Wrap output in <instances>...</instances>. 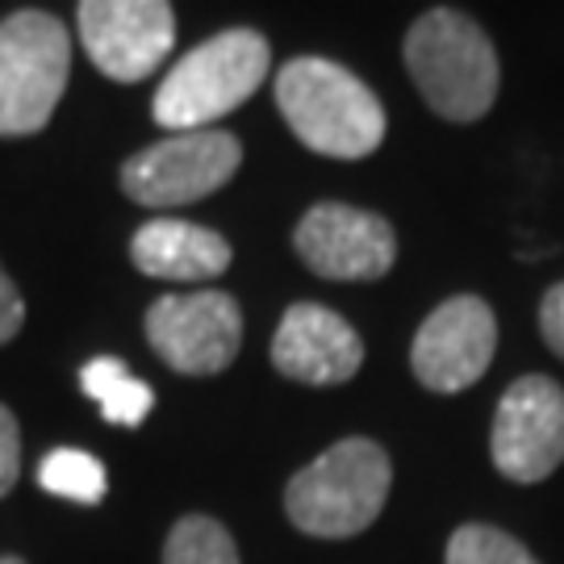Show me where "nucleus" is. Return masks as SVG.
Masks as SVG:
<instances>
[{
  "label": "nucleus",
  "mask_w": 564,
  "mask_h": 564,
  "mask_svg": "<svg viewBox=\"0 0 564 564\" xmlns=\"http://www.w3.org/2000/svg\"><path fill=\"white\" fill-rule=\"evenodd\" d=\"M101 414L109 423L118 426H139L147 414H151V405H155V393H151V384H142L139 377H121L118 384H109L101 398Z\"/></svg>",
  "instance_id": "obj_17"
},
{
  "label": "nucleus",
  "mask_w": 564,
  "mask_h": 564,
  "mask_svg": "<svg viewBox=\"0 0 564 564\" xmlns=\"http://www.w3.org/2000/svg\"><path fill=\"white\" fill-rule=\"evenodd\" d=\"M163 564H242L239 547L230 540L218 519L209 514H184L181 523L167 531Z\"/></svg>",
  "instance_id": "obj_15"
},
{
  "label": "nucleus",
  "mask_w": 564,
  "mask_h": 564,
  "mask_svg": "<svg viewBox=\"0 0 564 564\" xmlns=\"http://www.w3.org/2000/svg\"><path fill=\"white\" fill-rule=\"evenodd\" d=\"M494 347H498L494 310L473 293H456L444 305H435L419 326L410 347V368L431 393H464L494 364Z\"/></svg>",
  "instance_id": "obj_10"
},
{
  "label": "nucleus",
  "mask_w": 564,
  "mask_h": 564,
  "mask_svg": "<svg viewBox=\"0 0 564 564\" xmlns=\"http://www.w3.org/2000/svg\"><path fill=\"white\" fill-rule=\"evenodd\" d=\"M293 247L310 272L326 281H381L398 260V235L381 214L323 202L293 230Z\"/></svg>",
  "instance_id": "obj_11"
},
{
  "label": "nucleus",
  "mask_w": 564,
  "mask_h": 564,
  "mask_svg": "<svg viewBox=\"0 0 564 564\" xmlns=\"http://www.w3.org/2000/svg\"><path fill=\"white\" fill-rule=\"evenodd\" d=\"M39 485L46 494H55L63 502L76 506H97L109 489V477H105V464L93 456V452H80V447H55L46 452V460L39 464Z\"/></svg>",
  "instance_id": "obj_14"
},
{
  "label": "nucleus",
  "mask_w": 564,
  "mask_h": 564,
  "mask_svg": "<svg viewBox=\"0 0 564 564\" xmlns=\"http://www.w3.org/2000/svg\"><path fill=\"white\" fill-rule=\"evenodd\" d=\"M21 473V435H18V419L9 405H0V498L18 485Z\"/></svg>",
  "instance_id": "obj_18"
},
{
  "label": "nucleus",
  "mask_w": 564,
  "mask_h": 564,
  "mask_svg": "<svg viewBox=\"0 0 564 564\" xmlns=\"http://www.w3.org/2000/svg\"><path fill=\"white\" fill-rule=\"evenodd\" d=\"M405 72L423 101L447 121H477L498 101V55L460 9H431L405 34Z\"/></svg>",
  "instance_id": "obj_2"
},
{
  "label": "nucleus",
  "mask_w": 564,
  "mask_h": 564,
  "mask_svg": "<svg viewBox=\"0 0 564 564\" xmlns=\"http://www.w3.org/2000/svg\"><path fill=\"white\" fill-rule=\"evenodd\" d=\"M272 364L289 381L326 389V384L351 381L360 372L364 339L335 310L297 302L284 310L281 326L272 335Z\"/></svg>",
  "instance_id": "obj_12"
},
{
  "label": "nucleus",
  "mask_w": 564,
  "mask_h": 564,
  "mask_svg": "<svg viewBox=\"0 0 564 564\" xmlns=\"http://www.w3.org/2000/svg\"><path fill=\"white\" fill-rule=\"evenodd\" d=\"M147 339L167 368L184 377H214L242 347V310L223 289L163 293L147 310Z\"/></svg>",
  "instance_id": "obj_7"
},
{
  "label": "nucleus",
  "mask_w": 564,
  "mask_h": 564,
  "mask_svg": "<svg viewBox=\"0 0 564 564\" xmlns=\"http://www.w3.org/2000/svg\"><path fill=\"white\" fill-rule=\"evenodd\" d=\"M444 564H540L514 535L489 523H464L452 531Z\"/></svg>",
  "instance_id": "obj_16"
},
{
  "label": "nucleus",
  "mask_w": 564,
  "mask_h": 564,
  "mask_svg": "<svg viewBox=\"0 0 564 564\" xmlns=\"http://www.w3.org/2000/svg\"><path fill=\"white\" fill-rule=\"evenodd\" d=\"M393 468L381 444L339 440L310 460L284 489V510L297 531L318 540H351L377 523L389 498Z\"/></svg>",
  "instance_id": "obj_4"
},
{
  "label": "nucleus",
  "mask_w": 564,
  "mask_h": 564,
  "mask_svg": "<svg viewBox=\"0 0 564 564\" xmlns=\"http://www.w3.org/2000/svg\"><path fill=\"white\" fill-rule=\"evenodd\" d=\"M276 105L289 130L310 151L330 160H364L384 142L389 118L377 93L343 63L297 55L276 76Z\"/></svg>",
  "instance_id": "obj_1"
},
{
  "label": "nucleus",
  "mask_w": 564,
  "mask_h": 564,
  "mask_svg": "<svg viewBox=\"0 0 564 564\" xmlns=\"http://www.w3.org/2000/svg\"><path fill=\"white\" fill-rule=\"evenodd\" d=\"M242 163V142L230 130H188L151 142L121 163V193L147 209L193 205L218 193Z\"/></svg>",
  "instance_id": "obj_6"
},
{
  "label": "nucleus",
  "mask_w": 564,
  "mask_h": 564,
  "mask_svg": "<svg viewBox=\"0 0 564 564\" xmlns=\"http://www.w3.org/2000/svg\"><path fill=\"white\" fill-rule=\"evenodd\" d=\"M21 323H25V302H21L18 284L9 281V272L0 268V347L18 339Z\"/></svg>",
  "instance_id": "obj_20"
},
{
  "label": "nucleus",
  "mask_w": 564,
  "mask_h": 564,
  "mask_svg": "<svg viewBox=\"0 0 564 564\" xmlns=\"http://www.w3.org/2000/svg\"><path fill=\"white\" fill-rule=\"evenodd\" d=\"M268 67H272V46L263 34L247 30V25L223 30L218 39L193 46L163 76L151 113L172 134L209 130L230 109H239L247 97H256V88L268 80Z\"/></svg>",
  "instance_id": "obj_3"
},
{
  "label": "nucleus",
  "mask_w": 564,
  "mask_h": 564,
  "mask_svg": "<svg viewBox=\"0 0 564 564\" xmlns=\"http://www.w3.org/2000/svg\"><path fill=\"white\" fill-rule=\"evenodd\" d=\"M489 452L498 473L535 485L564 464V389L552 377H519L494 410Z\"/></svg>",
  "instance_id": "obj_8"
},
{
  "label": "nucleus",
  "mask_w": 564,
  "mask_h": 564,
  "mask_svg": "<svg viewBox=\"0 0 564 564\" xmlns=\"http://www.w3.org/2000/svg\"><path fill=\"white\" fill-rule=\"evenodd\" d=\"M540 335L564 360V281L552 284L544 293V302H540Z\"/></svg>",
  "instance_id": "obj_19"
},
{
  "label": "nucleus",
  "mask_w": 564,
  "mask_h": 564,
  "mask_svg": "<svg viewBox=\"0 0 564 564\" xmlns=\"http://www.w3.org/2000/svg\"><path fill=\"white\" fill-rule=\"evenodd\" d=\"M76 18L88 59L118 84L147 80L176 46V13L167 0H84Z\"/></svg>",
  "instance_id": "obj_9"
},
{
  "label": "nucleus",
  "mask_w": 564,
  "mask_h": 564,
  "mask_svg": "<svg viewBox=\"0 0 564 564\" xmlns=\"http://www.w3.org/2000/svg\"><path fill=\"white\" fill-rule=\"evenodd\" d=\"M0 564H25L21 556H0Z\"/></svg>",
  "instance_id": "obj_21"
},
{
  "label": "nucleus",
  "mask_w": 564,
  "mask_h": 564,
  "mask_svg": "<svg viewBox=\"0 0 564 564\" xmlns=\"http://www.w3.org/2000/svg\"><path fill=\"white\" fill-rule=\"evenodd\" d=\"M72 76L67 25L42 9L0 21V139L39 134Z\"/></svg>",
  "instance_id": "obj_5"
},
{
  "label": "nucleus",
  "mask_w": 564,
  "mask_h": 564,
  "mask_svg": "<svg viewBox=\"0 0 564 564\" xmlns=\"http://www.w3.org/2000/svg\"><path fill=\"white\" fill-rule=\"evenodd\" d=\"M130 260L139 272L155 276V281H218L230 268V242L209 226L155 218V223L134 230Z\"/></svg>",
  "instance_id": "obj_13"
}]
</instances>
